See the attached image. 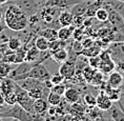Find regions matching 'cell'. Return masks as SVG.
<instances>
[{
    "instance_id": "1",
    "label": "cell",
    "mask_w": 124,
    "mask_h": 121,
    "mask_svg": "<svg viewBox=\"0 0 124 121\" xmlns=\"http://www.w3.org/2000/svg\"><path fill=\"white\" fill-rule=\"evenodd\" d=\"M3 20L5 26L14 32H21V31L25 30L29 24L27 14L20 7H18L15 3H12V2L5 8Z\"/></svg>"
},
{
    "instance_id": "2",
    "label": "cell",
    "mask_w": 124,
    "mask_h": 121,
    "mask_svg": "<svg viewBox=\"0 0 124 121\" xmlns=\"http://www.w3.org/2000/svg\"><path fill=\"white\" fill-rule=\"evenodd\" d=\"M1 117L5 118H12V119H16L18 121H35V120H45L44 115L39 114H33L27 112L26 110L19 105L18 103L14 105H10V108L2 111L0 113Z\"/></svg>"
},
{
    "instance_id": "3",
    "label": "cell",
    "mask_w": 124,
    "mask_h": 121,
    "mask_svg": "<svg viewBox=\"0 0 124 121\" xmlns=\"http://www.w3.org/2000/svg\"><path fill=\"white\" fill-rule=\"evenodd\" d=\"M14 93L17 96V103L21 105L27 112L35 114V112H34V101L35 100L29 95V92L23 89L16 81H15Z\"/></svg>"
},
{
    "instance_id": "4",
    "label": "cell",
    "mask_w": 124,
    "mask_h": 121,
    "mask_svg": "<svg viewBox=\"0 0 124 121\" xmlns=\"http://www.w3.org/2000/svg\"><path fill=\"white\" fill-rule=\"evenodd\" d=\"M27 77H32V78H36L39 79L41 81H46V80H51V73L48 72V70L43 65L42 63H37L34 64V66L26 74H24L21 77H19L16 81H19V80H22L24 78H27Z\"/></svg>"
},
{
    "instance_id": "5",
    "label": "cell",
    "mask_w": 124,
    "mask_h": 121,
    "mask_svg": "<svg viewBox=\"0 0 124 121\" xmlns=\"http://www.w3.org/2000/svg\"><path fill=\"white\" fill-rule=\"evenodd\" d=\"M10 2L20 7L27 14V16L37 14L39 8L43 7L41 0H10Z\"/></svg>"
},
{
    "instance_id": "6",
    "label": "cell",
    "mask_w": 124,
    "mask_h": 121,
    "mask_svg": "<svg viewBox=\"0 0 124 121\" xmlns=\"http://www.w3.org/2000/svg\"><path fill=\"white\" fill-rule=\"evenodd\" d=\"M76 61L77 57L73 58L72 56H69V59L64 61L61 64L60 69H59V73L65 78V80L73 79L76 75Z\"/></svg>"
},
{
    "instance_id": "7",
    "label": "cell",
    "mask_w": 124,
    "mask_h": 121,
    "mask_svg": "<svg viewBox=\"0 0 124 121\" xmlns=\"http://www.w3.org/2000/svg\"><path fill=\"white\" fill-rule=\"evenodd\" d=\"M100 66H99V70L101 71L102 73L104 74H109L113 71H115L117 64L115 62V60L111 58V56L109 54V51H103L100 53Z\"/></svg>"
},
{
    "instance_id": "8",
    "label": "cell",
    "mask_w": 124,
    "mask_h": 121,
    "mask_svg": "<svg viewBox=\"0 0 124 121\" xmlns=\"http://www.w3.org/2000/svg\"><path fill=\"white\" fill-rule=\"evenodd\" d=\"M80 1L82 0H45L43 2V5L44 7H56L61 10H67Z\"/></svg>"
},
{
    "instance_id": "9",
    "label": "cell",
    "mask_w": 124,
    "mask_h": 121,
    "mask_svg": "<svg viewBox=\"0 0 124 121\" xmlns=\"http://www.w3.org/2000/svg\"><path fill=\"white\" fill-rule=\"evenodd\" d=\"M16 82L23 89H25V91H30V89H35V88L45 86L44 81H41V80L36 79V78H32V77H27V78H24V79L19 80V81H16Z\"/></svg>"
},
{
    "instance_id": "10",
    "label": "cell",
    "mask_w": 124,
    "mask_h": 121,
    "mask_svg": "<svg viewBox=\"0 0 124 121\" xmlns=\"http://www.w3.org/2000/svg\"><path fill=\"white\" fill-rule=\"evenodd\" d=\"M113 105V101L110 100L109 96L107 95V93L100 89L99 94L97 96V106L103 112H107Z\"/></svg>"
},
{
    "instance_id": "11",
    "label": "cell",
    "mask_w": 124,
    "mask_h": 121,
    "mask_svg": "<svg viewBox=\"0 0 124 121\" xmlns=\"http://www.w3.org/2000/svg\"><path fill=\"white\" fill-rule=\"evenodd\" d=\"M106 82L111 88H122L124 82V77L122 73L119 72V71H113L111 73L108 74Z\"/></svg>"
},
{
    "instance_id": "12",
    "label": "cell",
    "mask_w": 124,
    "mask_h": 121,
    "mask_svg": "<svg viewBox=\"0 0 124 121\" xmlns=\"http://www.w3.org/2000/svg\"><path fill=\"white\" fill-rule=\"evenodd\" d=\"M63 96H64V99L70 104L81 101V94H80L79 89L76 88H66V91Z\"/></svg>"
},
{
    "instance_id": "13",
    "label": "cell",
    "mask_w": 124,
    "mask_h": 121,
    "mask_svg": "<svg viewBox=\"0 0 124 121\" xmlns=\"http://www.w3.org/2000/svg\"><path fill=\"white\" fill-rule=\"evenodd\" d=\"M91 3L92 1H84V0H82V1L78 2V3H76L75 5H73L70 8V13L74 16H84Z\"/></svg>"
},
{
    "instance_id": "14",
    "label": "cell",
    "mask_w": 124,
    "mask_h": 121,
    "mask_svg": "<svg viewBox=\"0 0 124 121\" xmlns=\"http://www.w3.org/2000/svg\"><path fill=\"white\" fill-rule=\"evenodd\" d=\"M119 105H120V107L113 104L111 107L107 111V115L114 121H124V108L121 104Z\"/></svg>"
},
{
    "instance_id": "15",
    "label": "cell",
    "mask_w": 124,
    "mask_h": 121,
    "mask_svg": "<svg viewBox=\"0 0 124 121\" xmlns=\"http://www.w3.org/2000/svg\"><path fill=\"white\" fill-rule=\"evenodd\" d=\"M48 102L45 98H41V99H37L34 101V112L35 114H39V115H44L48 110Z\"/></svg>"
},
{
    "instance_id": "16",
    "label": "cell",
    "mask_w": 124,
    "mask_h": 121,
    "mask_svg": "<svg viewBox=\"0 0 124 121\" xmlns=\"http://www.w3.org/2000/svg\"><path fill=\"white\" fill-rule=\"evenodd\" d=\"M58 20H59V22H60L61 26L72 25V24H73V20H74V15L70 13V11L63 10V11H61L60 15H59Z\"/></svg>"
},
{
    "instance_id": "17",
    "label": "cell",
    "mask_w": 124,
    "mask_h": 121,
    "mask_svg": "<svg viewBox=\"0 0 124 121\" xmlns=\"http://www.w3.org/2000/svg\"><path fill=\"white\" fill-rule=\"evenodd\" d=\"M74 30H75V26L73 24L69 26H61L58 30V39L63 40V41H67L73 36Z\"/></svg>"
},
{
    "instance_id": "18",
    "label": "cell",
    "mask_w": 124,
    "mask_h": 121,
    "mask_svg": "<svg viewBox=\"0 0 124 121\" xmlns=\"http://www.w3.org/2000/svg\"><path fill=\"white\" fill-rule=\"evenodd\" d=\"M103 3H104V0H93L92 3L89 4L87 11H86L84 17H87V18L95 17L96 12H97L100 8L103 7Z\"/></svg>"
},
{
    "instance_id": "19",
    "label": "cell",
    "mask_w": 124,
    "mask_h": 121,
    "mask_svg": "<svg viewBox=\"0 0 124 121\" xmlns=\"http://www.w3.org/2000/svg\"><path fill=\"white\" fill-rule=\"evenodd\" d=\"M14 88H15V81L13 79H11L10 77L3 79L2 82L0 83V92L3 96L8 94V93L14 92Z\"/></svg>"
},
{
    "instance_id": "20",
    "label": "cell",
    "mask_w": 124,
    "mask_h": 121,
    "mask_svg": "<svg viewBox=\"0 0 124 121\" xmlns=\"http://www.w3.org/2000/svg\"><path fill=\"white\" fill-rule=\"evenodd\" d=\"M40 36H43L44 38H46L49 42L55 41V40L58 39V30L54 29V27H45L42 31H40L39 33Z\"/></svg>"
},
{
    "instance_id": "21",
    "label": "cell",
    "mask_w": 124,
    "mask_h": 121,
    "mask_svg": "<svg viewBox=\"0 0 124 121\" xmlns=\"http://www.w3.org/2000/svg\"><path fill=\"white\" fill-rule=\"evenodd\" d=\"M52 59H54L58 63H63L64 61L69 59V51H66L65 48L58 49V51L52 53Z\"/></svg>"
},
{
    "instance_id": "22",
    "label": "cell",
    "mask_w": 124,
    "mask_h": 121,
    "mask_svg": "<svg viewBox=\"0 0 124 121\" xmlns=\"http://www.w3.org/2000/svg\"><path fill=\"white\" fill-rule=\"evenodd\" d=\"M101 53V48L99 45H97L96 43H94L92 46L89 48H83V51L80 53L79 55H82V56H85V57H94V56H98L100 55Z\"/></svg>"
},
{
    "instance_id": "23",
    "label": "cell",
    "mask_w": 124,
    "mask_h": 121,
    "mask_svg": "<svg viewBox=\"0 0 124 121\" xmlns=\"http://www.w3.org/2000/svg\"><path fill=\"white\" fill-rule=\"evenodd\" d=\"M40 56V51L36 46H32L30 49L26 51V56H25V61L27 62H32L35 64L37 62V60L39 59Z\"/></svg>"
},
{
    "instance_id": "24",
    "label": "cell",
    "mask_w": 124,
    "mask_h": 121,
    "mask_svg": "<svg viewBox=\"0 0 124 121\" xmlns=\"http://www.w3.org/2000/svg\"><path fill=\"white\" fill-rule=\"evenodd\" d=\"M70 114L75 115V116H83L86 114V108L80 103V102H76V103H72L70 105Z\"/></svg>"
},
{
    "instance_id": "25",
    "label": "cell",
    "mask_w": 124,
    "mask_h": 121,
    "mask_svg": "<svg viewBox=\"0 0 124 121\" xmlns=\"http://www.w3.org/2000/svg\"><path fill=\"white\" fill-rule=\"evenodd\" d=\"M35 46L39 49L40 52L48 51V48H49V41L46 38H44L43 36L39 35L35 39Z\"/></svg>"
},
{
    "instance_id": "26",
    "label": "cell",
    "mask_w": 124,
    "mask_h": 121,
    "mask_svg": "<svg viewBox=\"0 0 124 121\" xmlns=\"http://www.w3.org/2000/svg\"><path fill=\"white\" fill-rule=\"evenodd\" d=\"M13 64L7 61H0V78H7L10 76L11 72L13 71Z\"/></svg>"
},
{
    "instance_id": "27",
    "label": "cell",
    "mask_w": 124,
    "mask_h": 121,
    "mask_svg": "<svg viewBox=\"0 0 124 121\" xmlns=\"http://www.w3.org/2000/svg\"><path fill=\"white\" fill-rule=\"evenodd\" d=\"M105 2L108 3L114 10H116L121 16L124 17V2L120 0H105Z\"/></svg>"
},
{
    "instance_id": "28",
    "label": "cell",
    "mask_w": 124,
    "mask_h": 121,
    "mask_svg": "<svg viewBox=\"0 0 124 121\" xmlns=\"http://www.w3.org/2000/svg\"><path fill=\"white\" fill-rule=\"evenodd\" d=\"M46 100H47L49 105H56V106H57V105H59V104L61 103V101L63 100V99H62V96L61 95H59V94H57V93L51 91V92L48 93Z\"/></svg>"
},
{
    "instance_id": "29",
    "label": "cell",
    "mask_w": 124,
    "mask_h": 121,
    "mask_svg": "<svg viewBox=\"0 0 124 121\" xmlns=\"http://www.w3.org/2000/svg\"><path fill=\"white\" fill-rule=\"evenodd\" d=\"M21 46H22V42L19 38L17 37H10L8 38V48L12 49V51H18Z\"/></svg>"
},
{
    "instance_id": "30",
    "label": "cell",
    "mask_w": 124,
    "mask_h": 121,
    "mask_svg": "<svg viewBox=\"0 0 124 121\" xmlns=\"http://www.w3.org/2000/svg\"><path fill=\"white\" fill-rule=\"evenodd\" d=\"M95 17L100 22H106V21H108V12L104 7H102L96 12Z\"/></svg>"
},
{
    "instance_id": "31",
    "label": "cell",
    "mask_w": 124,
    "mask_h": 121,
    "mask_svg": "<svg viewBox=\"0 0 124 121\" xmlns=\"http://www.w3.org/2000/svg\"><path fill=\"white\" fill-rule=\"evenodd\" d=\"M83 101L87 106H97V97H95L91 93H86L83 96Z\"/></svg>"
},
{
    "instance_id": "32",
    "label": "cell",
    "mask_w": 124,
    "mask_h": 121,
    "mask_svg": "<svg viewBox=\"0 0 124 121\" xmlns=\"http://www.w3.org/2000/svg\"><path fill=\"white\" fill-rule=\"evenodd\" d=\"M103 75H104V73H102L101 71H100V72H97V71H96L95 75H94V77H93V79H92V81L89 82V83L93 84V85H101L102 83L104 82Z\"/></svg>"
},
{
    "instance_id": "33",
    "label": "cell",
    "mask_w": 124,
    "mask_h": 121,
    "mask_svg": "<svg viewBox=\"0 0 124 121\" xmlns=\"http://www.w3.org/2000/svg\"><path fill=\"white\" fill-rule=\"evenodd\" d=\"M4 102H5V104L8 105V106H10V105L16 104L17 103V96H16V94H15L14 92L7 94L4 96Z\"/></svg>"
},
{
    "instance_id": "34",
    "label": "cell",
    "mask_w": 124,
    "mask_h": 121,
    "mask_svg": "<svg viewBox=\"0 0 124 121\" xmlns=\"http://www.w3.org/2000/svg\"><path fill=\"white\" fill-rule=\"evenodd\" d=\"M100 56H94V57H91L88 58V65L93 67L95 70H99V66H100Z\"/></svg>"
},
{
    "instance_id": "35",
    "label": "cell",
    "mask_w": 124,
    "mask_h": 121,
    "mask_svg": "<svg viewBox=\"0 0 124 121\" xmlns=\"http://www.w3.org/2000/svg\"><path fill=\"white\" fill-rule=\"evenodd\" d=\"M64 80H65V78H64V77L62 76L59 72L56 73V74H54V75H52V77H51V82H52L54 85L60 84V83H63Z\"/></svg>"
},
{
    "instance_id": "36",
    "label": "cell",
    "mask_w": 124,
    "mask_h": 121,
    "mask_svg": "<svg viewBox=\"0 0 124 121\" xmlns=\"http://www.w3.org/2000/svg\"><path fill=\"white\" fill-rule=\"evenodd\" d=\"M51 91H52V92L57 93V94L61 95V96H63V95H64V93H65V91H66V85H65V84H63V83L53 85V88H52Z\"/></svg>"
},
{
    "instance_id": "37",
    "label": "cell",
    "mask_w": 124,
    "mask_h": 121,
    "mask_svg": "<svg viewBox=\"0 0 124 121\" xmlns=\"http://www.w3.org/2000/svg\"><path fill=\"white\" fill-rule=\"evenodd\" d=\"M73 36L75 40H80V41H82L83 40V36H84V30H83V27H75V30H74V33H73Z\"/></svg>"
},
{
    "instance_id": "38",
    "label": "cell",
    "mask_w": 124,
    "mask_h": 121,
    "mask_svg": "<svg viewBox=\"0 0 124 121\" xmlns=\"http://www.w3.org/2000/svg\"><path fill=\"white\" fill-rule=\"evenodd\" d=\"M84 21H85L84 16H74L73 25L75 27H81L84 25Z\"/></svg>"
},
{
    "instance_id": "39",
    "label": "cell",
    "mask_w": 124,
    "mask_h": 121,
    "mask_svg": "<svg viewBox=\"0 0 124 121\" xmlns=\"http://www.w3.org/2000/svg\"><path fill=\"white\" fill-rule=\"evenodd\" d=\"M82 43H83V46H84V48H89V46H92L95 43V41L92 38H85V39L82 40Z\"/></svg>"
},
{
    "instance_id": "40",
    "label": "cell",
    "mask_w": 124,
    "mask_h": 121,
    "mask_svg": "<svg viewBox=\"0 0 124 121\" xmlns=\"http://www.w3.org/2000/svg\"><path fill=\"white\" fill-rule=\"evenodd\" d=\"M48 116H56L57 115V106L56 105H51L47 110Z\"/></svg>"
},
{
    "instance_id": "41",
    "label": "cell",
    "mask_w": 124,
    "mask_h": 121,
    "mask_svg": "<svg viewBox=\"0 0 124 121\" xmlns=\"http://www.w3.org/2000/svg\"><path fill=\"white\" fill-rule=\"evenodd\" d=\"M8 37L5 36L3 33L0 34V45H2L3 43H8Z\"/></svg>"
},
{
    "instance_id": "42",
    "label": "cell",
    "mask_w": 124,
    "mask_h": 121,
    "mask_svg": "<svg viewBox=\"0 0 124 121\" xmlns=\"http://www.w3.org/2000/svg\"><path fill=\"white\" fill-rule=\"evenodd\" d=\"M8 5H5L4 4V7L3 5H0V22L2 21V19H3V16H4V12H5V8H7Z\"/></svg>"
},
{
    "instance_id": "43",
    "label": "cell",
    "mask_w": 124,
    "mask_h": 121,
    "mask_svg": "<svg viewBox=\"0 0 124 121\" xmlns=\"http://www.w3.org/2000/svg\"><path fill=\"white\" fill-rule=\"evenodd\" d=\"M10 2V0H0V5H4Z\"/></svg>"
},
{
    "instance_id": "44",
    "label": "cell",
    "mask_w": 124,
    "mask_h": 121,
    "mask_svg": "<svg viewBox=\"0 0 124 121\" xmlns=\"http://www.w3.org/2000/svg\"><path fill=\"white\" fill-rule=\"evenodd\" d=\"M5 27H7V26H5V24L3 25V24H1V22H0V34L3 32V30L5 29Z\"/></svg>"
},
{
    "instance_id": "45",
    "label": "cell",
    "mask_w": 124,
    "mask_h": 121,
    "mask_svg": "<svg viewBox=\"0 0 124 121\" xmlns=\"http://www.w3.org/2000/svg\"><path fill=\"white\" fill-rule=\"evenodd\" d=\"M104 121H114V120L111 119V118H110V117H109V116H108V115H107V117H105Z\"/></svg>"
},
{
    "instance_id": "46",
    "label": "cell",
    "mask_w": 124,
    "mask_h": 121,
    "mask_svg": "<svg viewBox=\"0 0 124 121\" xmlns=\"http://www.w3.org/2000/svg\"><path fill=\"white\" fill-rule=\"evenodd\" d=\"M11 121H18V120H16V119H12Z\"/></svg>"
},
{
    "instance_id": "47",
    "label": "cell",
    "mask_w": 124,
    "mask_h": 121,
    "mask_svg": "<svg viewBox=\"0 0 124 121\" xmlns=\"http://www.w3.org/2000/svg\"><path fill=\"white\" fill-rule=\"evenodd\" d=\"M0 121H2V117L1 116H0Z\"/></svg>"
},
{
    "instance_id": "48",
    "label": "cell",
    "mask_w": 124,
    "mask_h": 121,
    "mask_svg": "<svg viewBox=\"0 0 124 121\" xmlns=\"http://www.w3.org/2000/svg\"><path fill=\"white\" fill-rule=\"evenodd\" d=\"M120 1H123V2H124V0H120Z\"/></svg>"
},
{
    "instance_id": "49",
    "label": "cell",
    "mask_w": 124,
    "mask_h": 121,
    "mask_svg": "<svg viewBox=\"0 0 124 121\" xmlns=\"http://www.w3.org/2000/svg\"><path fill=\"white\" fill-rule=\"evenodd\" d=\"M0 61H1V59H0Z\"/></svg>"
},
{
    "instance_id": "50",
    "label": "cell",
    "mask_w": 124,
    "mask_h": 121,
    "mask_svg": "<svg viewBox=\"0 0 124 121\" xmlns=\"http://www.w3.org/2000/svg\"><path fill=\"white\" fill-rule=\"evenodd\" d=\"M123 84H124V82H123Z\"/></svg>"
},
{
    "instance_id": "51",
    "label": "cell",
    "mask_w": 124,
    "mask_h": 121,
    "mask_svg": "<svg viewBox=\"0 0 124 121\" xmlns=\"http://www.w3.org/2000/svg\"><path fill=\"white\" fill-rule=\"evenodd\" d=\"M123 19H124V17H123Z\"/></svg>"
}]
</instances>
